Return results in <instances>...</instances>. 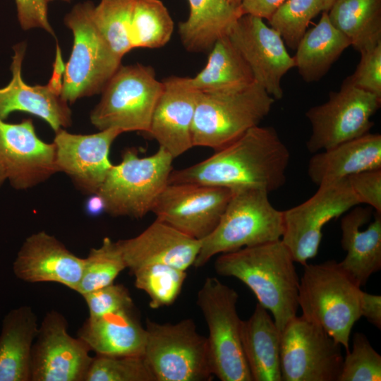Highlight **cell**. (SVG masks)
<instances>
[{
  "label": "cell",
  "instance_id": "27",
  "mask_svg": "<svg viewBox=\"0 0 381 381\" xmlns=\"http://www.w3.org/2000/svg\"><path fill=\"white\" fill-rule=\"evenodd\" d=\"M38 327L30 306L12 310L6 316L0 334V381L30 380L31 351Z\"/></svg>",
  "mask_w": 381,
  "mask_h": 381
},
{
  "label": "cell",
  "instance_id": "34",
  "mask_svg": "<svg viewBox=\"0 0 381 381\" xmlns=\"http://www.w3.org/2000/svg\"><path fill=\"white\" fill-rule=\"evenodd\" d=\"M335 0H286L268 20L285 44L296 49L313 18L328 12Z\"/></svg>",
  "mask_w": 381,
  "mask_h": 381
},
{
  "label": "cell",
  "instance_id": "12",
  "mask_svg": "<svg viewBox=\"0 0 381 381\" xmlns=\"http://www.w3.org/2000/svg\"><path fill=\"white\" fill-rule=\"evenodd\" d=\"M343 361L341 345L303 315L281 332L282 381H338Z\"/></svg>",
  "mask_w": 381,
  "mask_h": 381
},
{
  "label": "cell",
  "instance_id": "2",
  "mask_svg": "<svg viewBox=\"0 0 381 381\" xmlns=\"http://www.w3.org/2000/svg\"><path fill=\"white\" fill-rule=\"evenodd\" d=\"M214 269L219 275L245 284L272 313L280 332L296 316L299 279L281 239L219 254Z\"/></svg>",
  "mask_w": 381,
  "mask_h": 381
},
{
  "label": "cell",
  "instance_id": "48",
  "mask_svg": "<svg viewBox=\"0 0 381 381\" xmlns=\"http://www.w3.org/2000/svg\"><path fill=\"white\" fill-rule=\"evenodd\" d=\"M47 1L49 3V2H51V1H54V0H47ZM61 1H66V2H70L72 0H61Z\"/></svg>",
  "mask_w": 381,
  "mask_h": 381
},
{
  "label": "cell",
  "instance_id": "20",
  "mask_svg": "<svg viewBox=\"0 0 381 381\" xmlns=\"http://www.w3.org/2000/svg\"><path fill=\"white\" fill-rule=\"evenodd\" d=\"M25 49L24 42L13 47L12 78L6 87L0 88V118L4 120L13 111H24L45 121L55 133L65 129L72 119L68 103L61 95L62 81L54 75L47 85L25 83L21 75Z\"/></svg>",
  "mask_w": 381,
  "mask_h": 381
},
{
  "label": "cell",
  "instance_id": "47",
  "mask_svg": "<svg viewBox=\"0 0 381 381\" xmlns=\"http://www.w3.org/2000/svg\"><path fill=\"white\" fill-rule=\"evenodd\" d=\"M228 1L234 6L240 8L242 0H228Z\"/></svg>",
  "mask_w": 381,
  "mask_h": 381
},
{
  "label": "cell",
  "instance_id": "32",
  "mask_svg": "<svg viewBox=\"0 0 381 381\" xmlns=\"http://www.w3.org/2000/svg\"><path fill=\"white\" fill-rule=\"evenodd\" d=\"M173 20L160 0H134L131 21L133 48L156 49L170 40Z\"/></svg>",
  "mask_w": 381,
  "mask_h": 381
},
{
  "label": "cell",
  "instance_id": "4",
  "mask_svg": "<svg viewBox=\"0 0 381 381\" xmlns=\"http://www.w3.org/2000/svg\"><path fill=\"white\" fill-rule=\"evenodd\" d=\"M269 193L259 188L232 190L214 229L200 240L193 266L203 267L213 256L281 239L283 211L270 202Z\"/></svg>",
  "mask_w": 381,
  "mask_h": 381
},
{
  "label": "cell",
  "instance_id": "33",
  "mask_svg": "<svg viewBox=\"0 0 381 381\" xmlns=\"http://www.w3.org/2000/svg\"><path fill=\"white\" fill-rule=\"evenodd\" d=\"M134 0H101L92 18L98 31L120 59L133 49L131 21Z\"/></svg>",
  "mask_w": 381,
  "mask_h": 381
},
{
  "label": "cell",
  "instance_id": "29",
  "mask_svg": "<svg viewBox=\"0 0 381 381\" xmlns=\"http://www.w3.org/2000/svg\"><path fill=\"white\" fill-rule=\"evenodd\" d=\"M350 45L348 38L331 23L327 12H323L318 23L301 39L293 56L294 66L305 82H317Z\"/></svg>",
  "mask_w": 381,
  "mask_h": 381
},
{
  "label": "cell",
  "instance_id": "45",
  "mask_svg": "<svg viewBox=\"0 0 381 381\" xmlns=\"http://www.w3.org/2000/svg\"><path fill=\"white\" fill-rule=\"evenodd\" d=\"M90 195L86 202L87 212L96 215L104 212V204L102 198L97 193Z\"/></svg>",
  "mask_w": 381,
  "mask_h": 381
},
{
  "label": "cell",
  "instance_id": "39",
  "mask_svg": "<svg viewBox=\"0 0 381 381\" xmlns=\"http://www.w3.org/2000/svg\"><path fill=\"white\" fill-rule=\"evenodd\" d=\"M82 296L88 308L90 318L134 307L128 289L121 284L112 283Z\"/></svg>",
  "mask_w": 381,
  "mask_h": 381
},
{
  "label": "cell",
  "instance_id": "8",
  "mask_svg": "<svg viewBox=\"0 0 381 381\" xmlns=\"http://www.w3.org/2000/svg\"><path fill=\"white\" fill-rule=\"evenodd\" d=\"M143 353L156 381H209L213 378L207 338L192 319L176 323L147 320Z\"/></svg>",
  "mask_w": 381,
  "mask_h": 381
},
{
  "label": "cell",
  "instance_id": "35",
  "mask_svg": "<svg viewBox=\"0 0 381 381\" xmlns=\"http://www.w3.org/2000/svg\"><path fill=\"white\" fill-rule=\"evenodd\" d=\"M126 265L117 241L104 238L84 258L82 277L76 292L81 296L114 283Z\"/></svg>",
  "mask_w": 381,
  "mask_h": 381
},
{
  "label": "cell",
  "instance_id": "1",
  "mask_svg": "<svg viewBox=\"0 0 381 381\" xmlns=\"http://www.w3.org/2000/svg\"><path fill=\"white\" fill-rule=\"evenodd\" d=\"M290 152L272 126L251 128L208 158L172 170L168 183H193L230 190L259 188L269 193L286 182Z\"/></svg>",
  "mask_w": 381,
  "mask_h": 381
},
{
  "label": "cell",
  "instance_id": "11",
  "mask_svg": "<svg viewBox=\"0 0 381 381\" xmlns=\"http://www.w3.org/2000/svg\"><path fill=\"white\" fill-rule=\"evenodd\" d=\"M360 204L347 178L322 183L303 202L283 211L282 241L303 266L318 252L326 224Z\"/></svg>",
  "mask_w": 381,
  "mask_h": 381
},
{
  "label": "cell",
  "instance_id": "30",
  "mask_svg": "<svg viewBox=\"0 0 381 381\" xmlns=\"http://www.w3.org/2000/svg\"><path fill=\"white\" fill-rule=\"evenodd\" d=\"M210 52L205 67L190 78L195 89L201 92L233 91L255 82L249 66L228 35L219 38Z\"/></svg>",
  "mask_w": 381,
  "mask_h": 381
},
{
  "label": "cell",
  "instance_id": "7",
  "mask_svg": "<svg viewBox=\"0 0 381 381\" xmlns=\"http://www.w3.org/2000/svg\"><path fill=\"white\" fill-rule=\"evenodd\" d=\"M93 6L91 1L79 3L64 18L66 26L73 35L61 89V97L68 103L102 92L121 66V59L113 52L93 22Z\"/></svg>",
  "mask_w": 381,
  "mask_h": 381
},
{
  "label": "cell",
  "instance_id": "42",
  "mask_svg": "<svg viewBox=\"0 0 381 381\" xmlns=\"http://www.w3.org/2000/svg\"><path fill=\"white\" fill-rule=\"evenodd\" d=\"M18 18L21 28L28 30L42 28L54 35V32L48 18V2L47 0H15Z\"/></svg>",
  "mask_w": 381,
  "mask_h": 381
},
{
  "label": "cell",
  "instance_id": "37",
  "mask_svg": "<svg viewBox=\"0 0 381 381\" xmlns=\"http://www.w3.org/2000/svg\"><path fill=\"white\" fill-rule=\"evenodd\" d=\"M84 381H156L143 356L97 355Z\"/></svg>",
  "mask_w": 381,
  "mask_h": 381
},
{
  "label": "cell",
  "instance_id": "26",
  "mask_svg": "<svg viewBox=\"0 0 381 381\" xmlns=\"http://www.w3.org/2000/svg\"><path fill=\"white\" fill-rule=\"evenodd\" d=\"M280 335L274 319L260 303L241 321V345L253 381H282Z\"/></svg>",
  "mask_w": 381,
  "mask_h": 381
},
{
  "label": "cell",
  "instance_id": "10",
  "mask_svg": "<svg viewBox=\"0 0 381 381\" xmlns=\"http://www.w3.org/2000/svg\"><path fill=\"white\" fill-rule=\"evenodd\" d=\"M238 295L217 277H208L197 294V305L207 325L214 376L222 381H253L241 339Z\"/></svg>",
  "mask_w": 381,
  "mask_h": 381
},
{
  "label": "cell",
  "instance_id": "25",
  "mask_svg": "<svg viewBox=\"0 0 381 381\" xmlns=\"http://www.w3.org/2000/svg\"><path fill=\"white\" fill-rule=\"evenodd\" d=\"M308 175L318 186L364 171L381 169V135L368 133L315 153Z\"/></svg>",
  "mask_w": 381,
  "mask_h": 381
},
{
  "label": "cell",
  "instance_id": "38",
  "mask_svg": "<svg viewBox=\"0 0 381 381\" xmlns=\"http://www.w3.org/2000/svg\"><path fill=\"white\" fill-rule=\"evenodd\" d=\"M346 353L338 381L381 380V356L364 334L354 333L352 349Z\"/></svg>",
  "mask_w": 381,
  "mask_h": 381
},
{
  "label": "cell",
  "instance_id": "5",
  "mask_svg": "<svg viewBox=\"0 0 381 381\" xmlns=\"http://www.w3.org/2000/svg\"><path fill=\"white\" fill-rule=\"evenodd\" d=\"M275 99L258 83L238 90L201 92L193 125V146L218 150L257 126Z\"/></svg>",
  "mask_w": 381,
  "mask_h": 381
},
{
  "label": "cell",
  "instance_id": "16",
  "mask_svg": "<svg viewBox=\"0 0 381 381\" xmlns=\"http://www.w3.org/2000/svg\"><path fill=\"white\" fill-rule=\"evenodd\" d=\"M227 35L249 66L255 82L274 99H281L282 79L295 66L280 34L262 18L243 15Z\"/></svg>",
  "mask_w": 381,
  "mask_h": 381
},
{
  "label": "cell",
  "instance_id": "41",
  "mask_svg": "<svg viewBox=\"0 0 381 381\" xmlns=\"http://www.w3.org/2000/svg\"><path fill=\"white\" fill-rule=\"evenodd\" d=\"M347 179L360 204L381 214V169L361 171Z\"/></svg>",
  "mask_w": 381,
  "mask_h": 381
},
{
  "label": "cell",
  "instance_id": "6",
  "mask_svg": "<svg viewBox=\"0 0 381 381\" xmlns=\"http://www.w3.org/2000/svg\"><path fill=\"white\" fill-rule=\"evenodd\" d=\"M173 157L159 147L154 155L140 157L135 148H128L122 160L113 165L97 194L104 212L114 217L140 219L152 209L168 184L173 170Z\"/></svg>",
  "mask_w": 381,
  "mask_h": 381
},
{
  "label": "cell",
  "instance_id": "28",
  "mask_svg": "<svg viewBox=\"0 0 381 381\" xmlns=\"http://www.w3.org/2000/svg\"><path fill=\"white\" fill-rule=\"evenodd\" d=\"M188 1L189 16L179 23L178 31L183 47L190 52L210 51L243 16L240 8L232 6L228 0Z\"/></svg>",
  "mask_w": 381,
  "mask_h": 381
},
{
  "label": "cell",
  "instance_id": "3",
  "mask_svg": "<svg viewBox=\"0 0 381 381\" xmlns=\"http://www.w3.org/2000/svg\"><path fill=\"white\" fill-rule=\"evenodd\" d=\"M361 291L339 262L306 263L299 280L298 307L305 318L323 329L347 352L352 328L361 318Z\"/></svg>",
  "mask_w": 381,
  "mask_h": 381
},
{
  "label": "cell",
  "instance_id": "23",
  "mask_svg": "<svg viewBox=\"0 0 381 381\" xmlns=\"http://www.w3.org/2000/svg\"><path fill=\"white\" fill-rule=\"evenodd\" d=\"M372 210L356 205L341 221V243L346 255L339 265L361 287L381 269V214L375 212L373 221L362 229Z\"/></svg>",
  "mask_w": 381,
  "mask_h": 381
},
{
  "label": "cell",
  "instance_id": "15",
  "mask_svg": "<svg viewBox=\"0 0 381 381\" xmlns=\"http://www.w3.org/2000/svg\"><path fill=\"white\" fill-rule=\"evenodd\" d=\"M85 342L68 332L56 310L48 312L38 327L30 358L31 381H84L93 357Z\"/></svg>",
  "mask_w": 381,
  "mask_h": 381
},
{
  "label": "cell",
  "instance_id": "21",
  "mask_svg": "<svg viewBox=\"0 0 381 381\" xmlns=\"http://www.w3.org/2000/svg\"><path fill=\"white\" fill-rule=\"evenodd\" d=\"M83 266L84 258L55 236L40 231L25 238L13 268L16 276L26 282H55L76 291Z\"/></svg>",
  "mask_w": 381,
  "mask_h": 381
},
{
  "label": "cell",
  "instance_id": "43",
  "mask_svg": "<svg viewBox=\"0 0 381 381\" xmlns=\"http://www.w3.org/2000/svg\"><path fill=\"white\" fill-rule=\"evenodd\" d=\"M285 1L242 0L240 10L242 15H251L268 20Z\"/></svg>",
  "mask_w": 381,
  "mask_h": 381
},
{
  "label": "cell",
  "instance_id": "40",
  "mask_svg": "<svg viewBox=\"0 0 381 381\" xmlns=\"http://www.w3.org/2000/svg\"><path fill=\"white\" fill-rule=\"evenodd\" d=\"M360 53L354 73L343 83L381 97V43Z\"/></svg>",
  "mask_w": 381,
  "mask_h": 381
},
{
  "label": "cell",
  "instance_id": "17",
  "mask_svg": "<svg viewBox=\"0 0 381 381\" xmlns=\"http://www.w3.org/2000/svg\"><path fill=\"white\" fill-rule=\"evenodd\" d=\"M0 164L12 187L31 188L58 172L55 145L37 136L30 119L9 123L0 118Z\"/></svg>",
  "mask_w": 381,
  "mask_h": 381
},
{
  "label": "cell",
  "instance_id": "36",
  "mask_svg": "<svg viewBox=\"0 0 381 381\" xmlns=\"http://www.w3.org/2000/svg\"><path fill=\"white\" fill-rule=\"evenodd\" d=\"M131 272L135 287L147 294L152 309L173 304L187 277L186 270L164 264L142 266Z\"/></svg>",
  "mask_w": 381,
  "mask_h": 381
},
{
  "label": "cell",
  "instance_id": "9",
  "mask_svg": "<svg viewBox=\"0 0 381 381\" xmlns=\"http://www.w3.org/2000/svg\"><path fill=\"white\" fill-rule=\"evenodd\" d=\"M164 84L150 66H120L102 91L90 121L99 131L116 128L147 133Z\"/></svg>",
  "mask_w": 381,
  "mask_h": 381
},
{
  "label": "cell",
  "instance_id": "14",
  "mask_svg": "<svg viewBox=\"0 0 381 381\" xmlns=\"http://www.w3.org/2000/svg\"><path fill=\"white\" fill-rule=\"evenodd\" d=\"M232 190L193 183H168L152 212L156 219L202 240L217 226Z\"/></svg>",
  "mask_w": 381,
  "mask_h": 381
},
{
  "label": "cell",
  "instance_id": "13",
  "mask_svg": "<svg viewBox=\"0 0 381 381\" xmlns=\"http://www.w3.org/2000/svg\"><path fill=\"white\" fill-rule=\"evenodd\" d=\"M380 104L381 97L343 83L327 102L306 112L312 128L308 150L313 154L370 133Z\"/></svg>",
  "mask_w": 381,
  "mask_h": 381
},
{
  "label": "cell",
  "instance_id": "18",
  "mask_svg": "<svg viewBox=\"0 0 381 381\" xmlns=\"http://www.w3.org/2000/svg\"><path fill=\"white\" fill-rule=\"evenodd\" d=\"M121 131L101 130L92 134H74L65 129L55 133L56 164L85 194H96L113 164L109 159L111 146Z\"/></svg>",
  "mask_w": 381,
  "mask_h": 381
},
{
  "label": "cell",
  "instance_id": "44",
  "mask_svg": "<svg viewBox=\"0 0 381 381\" xmlns=\"http://www.w3.org/2000/svg\"><path fill=\"white\" fill-rule=\"evenodd\" d=\"M361 317L365 318L377 328H381V296L361 290L360 295Z\"/></svg>",
  "mask_w": 381,
  "mask_h": 381
},
{
  "label": "cell",
  "instance_id": "19",
  "mask_svg": "<svg viewBox=\"0 0 381 381\" xmlns=\"http://www.w3.org/2000/svg\"><path fill=\"white\" fill-rule=\"evenodd\" d=\"M162 82L146 134L174 159L193 147L191 129L200 92L188 77L171 76Z\"/></svg>",
  "mask_w": 381,
  "mask_h": 381
},
{
  "label": "cell",
  "instance_id": "31",
  "mask_svg": "<svg viewBox=\"0 0 381 381\" xmlns=\"http://www.w3.org/2000/svg\"><path fill=\"white\" fill-rule=\"evenodd\" d=\"M327 15L358 52L381 43V0H335Z\"/></svg>",
  "mask_w": 381,
  "mask_h": 381
},
{
  "label": "cell",
  "instance_id": "24",
  "mask_svg": "<svg viewBox=\"0 0 381 381\" xmlns=\"http://www.w3.org/2000/svg\"><path fill=\"white\" fill-rule=\"evenodd\" d=\"M91 351L102 356H143L146 329L134 307L90 318L78 332Z\"/></svg>",
  "mask_w": 381,
  "mask_h": 381
},
{
  "label": "cell",
  "instance_id": "46",
  "mask_svg": "<svg viewBox=\"0 0 381 381\" xmlns=\"http://www.w3.org/2000/svg\"><path fill=\"white\" fill-rule=\"evenodd\" d=\"M6 180V176L5 172L1 165L0 164V187L1 186V185L4 183V182Z\"/></svg>",
  "mask_w": 381,
  "mask_h": 381
},
{
  "label": "cell",
  "instance_id": "22",
  "mask_svg": "<svg viewBox=\"0 0 381 381\" xmlns=\"http://www.w3.org/2000/svg\"><path fill=\"white\" fill-rule=\"evenodd\" d=\"M117 243L131 272L152 264L186 271L193 265L200 248V240L157 219L138 236Z\"/></svg>",
  "mask_w": 381,
  "mask_h": 381
}]
</instances>
